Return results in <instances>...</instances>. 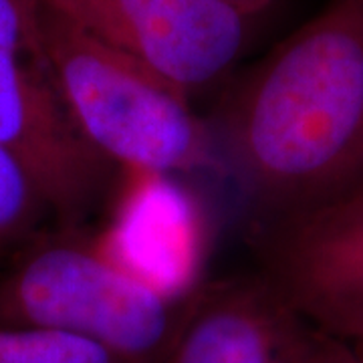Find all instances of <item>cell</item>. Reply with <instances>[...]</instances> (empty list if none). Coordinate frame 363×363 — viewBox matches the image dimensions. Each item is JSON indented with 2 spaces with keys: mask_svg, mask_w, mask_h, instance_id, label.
I'll return each instance as SVG.
<instances>
[{
  "mask_svg": "<svg viewBox=\"0 0 363 363\" xmlns=\"http://www.w3.org/2000/svg\"><path fill=\"white\" fill-rule=\"evenodd\" d=\"M216 130L264 224L363 186V0H327L267 52Z\"/></svg>",
  "mask_w": 363,
  "mask_h": 363,
  "instance_id": "obj_1",
  "label": "cell"
},
{
  "mask_svg": "<svg viewBox=\"0 0 363 363\" xmlns=\"http://www.w3.org/2000/svg\"><path fill=\"white\" fill-rule=\"evenodd\" d=\"M190 295L143 281L63 224L39 230L2 264L0 325L69 333L125 363H164Z\"/></svg>",
  "mask_w": 363,
  "mask_h": 363,
  "instance_id": "obj_2",
  "label": "cell"
},
{
  "mask_svg": "<svg viewBox=\"0 0 363 363\" xmlns=\"http://www.w3.org/2000/svg\"><path fill=\"white\" fill-rule=\"evenodd\" d=\"M45 45L73 128L109 166L168 178L214 166V131L186 93L79 30L47 4Z\"/></svg>",
  "mask_w": 363,
  "mask_h": 363,
  "instance_id": "obj_3",
  "label": "cell"
},
{
  "mask_svg": "<svg viewBox=\"0 0 363 363\" xmlns=\"http://www.w3.org/2000/svg\"><path fill=\"white\" fill-rule=\"evenodd\" d=\"M0 143L23 162L59 224L87 214L113 168L67 116L45 45V0H0Z\"/></svg>",
  "mask_w": 363,
  "mask_h": 363,
  "instance_id": "obj_4",
  "label": "cell"
},
{
  "mask_svg": "<svg viewBox=\"0 0 363 363\" xmlns=\"http://www.w3.org/2000/svg\"><path fill=\"white\" fill-rule=\"evenodd\" d=\"M51 13L190 99L245 51L250 18L222 0H45Z\"/></svg>",
  "mask_w": 363,
  "mask_h": 363,
  "instance_id": "obj_5",
  "label": "cell"
},
{
  "mask_svg": "<svg viewBox=\"0 0 363 363\" xmlns=\"http://www.w3.org/2000/svg\"><path fill=\"white\" fill-rule=\"evenodd\" d=\"M259 274L321 333L363 341V186L264 224Z\"/></svg>",
  "mask_w": 363,
  "mask_h": 363,
  "instance_id": "obj_6",
  "label": "cell"
},
{
  "mask_svg": "<svg viewBox=\"0 0 363 363\" xmlns=\"http://www.w3.org/2000/svg\"><path fill=\"white\" fill-rule=\"evenodd\" d=\"M335 347L252 274L196 286L164 363H333Z\"/></svg>",
  "mask_w": 363,
  "mask_h": 363,
  "instance_id": "obj_7",
  "label": "cell"
},
{
  "mask_svg": "<svg viewBox=\"0 0 363 363\" xmlns=\"http://www.w3.org/2000/svg\"><path fill=\"white\" fill-rule=\"evenodd\" d=\"M51 214L23 162L0 143V264L13 257Z\"/></svg>",
  "mask_w": 363,
  "mask_h": 363,
  "instance_id": "obj_8",
  "label": "cell"
},
{
  "mask_svg": "<svg viewBox=\"0 0 363 363\" xmlns=\"http://www.w3.org/2000/svg\"><path fill=\"white\" fill-rule=\"evenodd\" d=\"M0 363H125L87 339L40 327L0 325Z\"/></svg>",
  "mask_w": 363,
  "mask_h": 363,
  "instance_id": "obj_9",
  "label": "cell"
},
{
  "mask_svg": "<svg viewBox=\"0 0 363 363\" xmlns=\"http://www.w3.org/2000/svg\"><path fill=\"white\" fill-rule=\"evenodd\" d=\"M222 2H226L236 13L245 14L247 18H252L257 14L264 13L267 9H271L277 0H222Z\"/></svg>",
  "mask_w": 363,
  "mask_h": 363,
  "instance_id": "obj_10",
  "label": "cell"
},
{
  "mask_svg": "<svg viewBox=\"0 0 363 363\" xmlns=\"http://www.w3.org/2000/svg\"><path fill=\"white\" fill-rule=\"evenodd\" d=\"M333 363H363V341H339Z\"/></svg>",
  "mask_w": 363,
  "mask_h": 363,
  "instance_id": "obj_11",
  "label": "cell"
}]
</instances>
